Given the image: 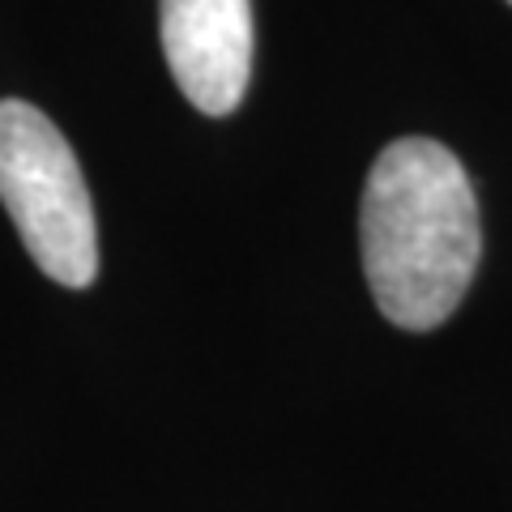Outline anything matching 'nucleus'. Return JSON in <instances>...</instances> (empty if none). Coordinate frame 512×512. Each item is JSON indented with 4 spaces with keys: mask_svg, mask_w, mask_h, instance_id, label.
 <instances>
[{
    "mask_svg": "<svg viewBox=\"0 0 512 512\" xmlns=\"http://www.w3.org/2000/svg\"><path fill=\"white\" fill-rule=\"evenodd\" d=\"M0 201L30 261L60 286L99 274V227L73 146L22 99H0Z\"/></svg>",
    "mask_w": 512,
    "mask_h": 512,
    "instance_id": "f03ea898",
    "label": "nucleus"
},
{
    "mask_svg": "<svg viewBox=\"0 0 512 512\" xmlns=\"http://www.w3.org/2000/svg\"><path fill=\"white\" fill-rule=\"evenodd\" d=\"M158 18L184 99L205 116H231L252 73V0H163Z\"/></svg>",
    "mask_w": 512,
    "mask_h": 512,
    "instance_id": "7ed1b4c3",
    "label": "nucleus"
},
{
    "mask_svg": "<svg viewBox=\"0 0 512 512\" xmlns=\"http://www.w3.org/2000/svg\"><path fill=\"white\" fill-rule=\"evenodd\" d=\"M359 248L372 299L393 325H444L483 256L478 197L457 154L431 137L384 146L367 171Z\"/></svg>",
    "mask_w": 512,
    "mask_h": 512,
    "instance_id": "f257e3e1",
    "label": "nucleus"
},
{
    "mask_svg": "<svg viewBox=\"0 0 512 512\" xmlns=\"http://www.w3.org/2000/svg\"><path fill=\"white\" fill-rule=\"evenodd\" d=\"M508 5H512V0H508Z\"/></svg>",
    "mask_w": 512,
    "mask_h": 512,
    "instance_id": "20e7f679",
    "label": "nucleus"
}]
</instances>
